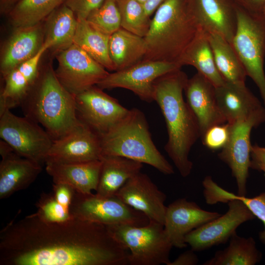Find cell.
Segmentation results:
<instances>
[{"mask_svg": "<svg viewBox=\"0 0 265 265\" xmlns=\"http://www.w3.org/2000/svg\"><path fill=\"white\" fill-rule=\"evenodd\" d=\"M102 156H118L150 165L171 175L172 166L154 143L144 113L136 108L106 133L99 136Z\"/></svg>", "mask_w": 265, "mask_h": 265, "instance_id": "cell-5", "label": "cell"}, {"mask_svg": "<svg viewBox=\"0 0 265 265\" xmlns=\"http://www.w3.org/2000/svg\"><path fill=\"white\" fill-rule=\"evenodd\" d=\"M1 158L0 163L1 199L28 187L42 170V165L20 156L15 151Z\"/></svg>", "mask_w": 265, "mask_h": 265, "instance_id": "cell-22", "label": "cell"}, {"mask_svg": "<svg viewBox=\"0 0 265 265\" xmlns=\"http://www.w3.org/2000/svg\"><path fill=\"white\" fill-rule=\"evenodd\" d=\"M211 198L214 204L227 203L233 199L243 202L254 215L264 224V230L259 233V238L262 242L265 244V192L255 197L249 198L245 195L241 196L229 192L216 185L212 189Z\"/></svg>", "mask_w": 265, "mask_h": 265, "instance_id": "cell-34", "label": "cell"}, {"mask_svg": "<svg viewBox=\"0 0 265 265\" xmlns=\"http://www.w3.org/2000/svg\"><path fill=\"white\" fill-rule=\"evenodd\" d=\"M141 4H144L147 0H136Z\"/></svg>", "mask_w": 265, "mask_h": 265, "instance_id": "cell-45", "label": "cell"}, {"mask_svg": "<svg viewBox=\"0 0 265 265\" xmlns=\"http://www.w3.org/2000/svg\"><path fill=\"white\" fill-rule=\"evenodd\" d=\"M230 134L229 124H218L210 127L201 136L203 145L208 149L217 150L227 144Z\"/></svg>", "mask_w": 265, "mask_h": 265, "instance_id": "cell-36", "label": "cell"}, {"mask_svg": "<svg viewBox=\"0 0 265 265\" xmlns=\"http://www.w3.org/2000/svg\"><path fill=\"white\" fill-rule=\"evenodd\" d=\"M89 25L102 33L110 36L121 28V16L117 0H105L86 19Z\"/></svg>", "mask_w": 265, "mask_h": 265, "instance_id": "cell-33", "label": "cell"}, {"mask_svg": "<svg viewBox=\"0 0 265 265\" xmlns=\"http://www.w3.org/2000/svg\"><path fill=\"white\" fill-rule=\"evenodd\" d=\"M99 135L80 122L62 137L53 140L45 163H71L100 160Z\"/></svg>", "mask_w": 265, "mask_h": 265, "instance_id": "cell-15", "label": "cell"}, {"mask_svg": "<svg viewBox=\"0 0 265 265\" xmlns=\"http://www.w3.org/2000/svg\"><path fill=\"white\" fill-rule=\"evenodd\" d=\"M236 4L253 12H263L265 0H233Z\"/></svg>", "mask_w": 265, "mask_h": 265, "instance_id": "cell-42", "label": "cell"}, {"mask_svg": "<svg viewBox=\"0 0 265 265\" xmlns=\"http://www.w3.org/2000/svg\"><path fill=\"white\" fill-rule=\"evenodd\" d=\"M235 3L238 24L232 45L247 76L257 86L265 107V14L249 11Z\"/></svg>", "mask_w": 265, "mask_h": 265, "instance_id": "cell-6", "label": "cell"}, {"mask_svg": "<svg viewBox=\"0 0 265 265\" xmlns=\"http://www.w3.org/2000/svg\"><path fill=\"white\" fill-rule=\"evenodd\" d=\"M20 0H0V14L8 15L11 10Z\"/></svg>", "mask_w": 265, "mask_h": 265, "instance_id": "cell-44", "label": "cell"}, {"mask_svg": "<svg viewBox=\"0 0 265 265\" xmlns=\"http://www.w3.org/2000/svg\"><path fill=\"white\" fill-rule=\"evenodd\" d=\"M98 185L96 193L112 196L131 178L140 172L143 163L118 156L102 155Z\"/></svg>", "mask_w": 265, "mask_h": 265, "instance_id": "cell-24", "label": "cell"}, {"mask_svg": "<svg viewBox=\"0 0 265 265\" xmlns=\"http://www.w3.org/2000/svg\"><path fill=\"white\" fill-rule=\"evenodd\" d=\"M56 76L71 93L77 95L98 83L109 73L75 44L56 53Z\"/></svg>", "mask_w": 265, "mask_h": 265, "instance_id": "cell-11", "label": "cell"}, {"mask_svg": "<svg viewBox=\"0 0 265 265\" xmlns=\"http://www.w3.org/2000/svg\"><path fill=\"white\" fill-rule=\"evenodd\" d=\"M111 235L130 251V265H169L172 244L163 225L150 220L143 226H106Z\"/></svg>", "mask_w": 265, "mask_h": 265, "instance_id": "cell-7", "label": "cell"}, {"mask_svg": "<svg viewBox=\"0 0 265 265\" xmlns=\"http://www.w3.org/2000/svg\"><path fill=\"white\" fill-rule=\"evenodd\" d=\"M105 0H65L64 4L75 13L77 19H86L89 14L99 7Z\"/></svg>", "mask_w": 265, "mask_h": 265, "instance_id": "cell-38", "label": "cell"}, {"mask_svg": "<svg viewBox=\"0 0 265 265\" xmlns=\"http://www.w3.org/2000/svg\"><path fill=\"white\" fill-rule=\"evenodd\" d=\"M75 189L69 185L61 183H53V193L57 202L69 209Z\"/></svg>", "mask_w": 265, "mask_h": 265, "instance_id": "cell-39", "label": "cell"}, {"mask_svg": "<svg viewBox=\"0 0 265 265\" xmlns=\"http://www.w3.org/2000/svg\"><path fill=\"white\" fill-rule=\"evenodd\" d=\"M264 173H265V171H264Z\"/></svg>", "mask_w": 265, "mask_h": 265, "instance_id": "cell-47", "label": "cell"}, {"mask_svg": "<svg viewBox=\"0 0 265 265\" xmlns=\"http://www.w3.org/2000/svg\"><path fill=\"white\" fill-rule=\"evenodd\" d=\"M188 78L181 69L159 78L155 83L154 101L164 117L168 134L164 149L183 177L191 173L193 163L189 153L200 137L196 119L183 91Z\"/></svg>", "mask_w": 265, "mask_h": 265, "instance_id": "cell-2", "label": "cell"}, {"mask_svg": "<svg viewBox=\"0 0 265 265\" xmlns=\"http://www.w3.org/2000/svg\"><path fill=\"white\" fill-rule=\"evenodd\" d=\"M184 91L197 121L200 137L210 127L226 122L217 105L215 87L202 75L197 73L188 79Z\"/></svg>", "mask_w": 265, "mask_h": 265, "instance_id": "cell-18", "label": "cell"}, {"mask_svg": "<svg viewBox=\"0 0 265 265\" xmlns=\"http://www.w3.org/2000/svg\"><path fill=\"white\" fill-rule=\"evenodd\" d=\"M65 0H20L8 14L14 27L32 26L45 20Z\"/></svg>", "mask_w": 265, "mask_h": 265, "instance_id": "cell-31", "label": "cell"}, {"mask_svg": "<svg viewBox=\"0 0 265 265\" xmlns=\"http://www.w3.org/2000/svg\"><path fill=\"white\" fill-rule=\"evenodd\" d=\"M215 96L218 108L228 123L246 117L264 106L245 82L225 81L215 87Z\"/></svg>", "mask_w": 265, "mask_h": 265, "instance_id": "cell-21", "label": "cell"}, {"mask_svg": "<svg viewBox=\"0 0 265 265\" xmlns=\"http://www.w3.org/2000/svg\"><path fill=\"white\" fill-rule=\"evenodd\" d=\"M149 219L164 225L166 195L146 174L139 172L128 180L115 195Z\"/></svg>", "mask_w": 265, "mask_h": 265, "instance_id": "cell-16", "label": "cell"}, {"mask_svg": "<svg viewBox=\"0 0 265 265\" xmlns=\"http://www.w3.org/2000/svg\"><path fill=\"white\" fill-rule=\"evenodd\" d=\"M147 50L144 37L122 27L109 37V55L115 71L129 68L142 61Z\"/></svg>", "mask_w": 265, "mask_h": 265, "instance_id": "cell-26", "label": "cell"}, {"mask_svg": "<svg viewBox=\"0 0 265 265\" xmlns=\"http://www.w3.org/2000/svg\"><path fill=\"white\" fill-rule=\"evenodd\" d=\"M44 40V26L41 23L15 27L1 53L0 69L2 77L36 54L43 45Z\"/></svg>", "mask_w": 265, "mask_h": 265, "instance_id": "cell-20", "label": "cell"}, {"mask_svg": "<svg viewBox=\"0 0 265 265\" xmlns=\"http://www.w3.org/2000/svg\"><path fill=\"white\" fill-rule=\"evenodd\" d=\"M48 50V47L43 44L40 50L36 54L16 67L32 88L41 74L39 68L40 60L44 53Z\"/></svg>", "mask_w": 265, "mask_h": 265, "instance_id": "cell-37", "label": "cell"}, {"mask_svg": "<svg viewBox=\"0 0 265 265\" xmlns=\"http://www.w3.org/2000/svg\"><path fill=\"white\" fill-rule=\"evenodd\" d=\"M121 16V27L145 37L150 28L151 20L142 4L136 0H117Z\"/></svg>", "mask_w": 265, "mask_h": 265, "instance_id": "cell-32", "label": "cell"}, {"mask_svg": "<svg viewBox=\"0 0 265 265\" xmlns=\"http://www.w3.org/2000/svg\"><path fill=\"white\" fill-rule=\"evenodd\" d=\"M75 99L78 118L99 136L108 132L129 111L97 85L75 95Z\"/></svg>", "mask_w": 265, "mask_h": 265, "instance_id": "cell-13", "label": "cell"}, {"mask_svg": "<svg viewBox=\"0 0 265 265\" xmlns=\"http://www.w3.org/2000/svg\"><path fill=\"white\" fill-rule=\"evenodd\" d=\"M220 215L203 210L185 198L178 199L167 207L164 230L173 246L184 248L187 245L185 241L187 234Z\"/></svg>", "mask_w": 265, "mask_h": 265, "instance_id": "cell-17", "label": "cell"}, {"mask_svg": "<svg viewBox=\"0 0 265 265\" xmlns=\"http://www.w3.org/2000/svg\"><path fill=\"white\" fill-rule=\"evenodd\" d=\"M0 137L19 155L42 165L53 139L39 124L7 109L0 114Z\"/></svg>", "mask_w": 265, "mask_h": 265, "instance_id": "cell-9", "label": "cell"}, {"mask_svg": "<svg viewBox=\"0 0 265 265\" xmlns=\"http://www.w3.org/2000/svg\"><path fill=\"white\" fill-rule=\"evenodd\" d=\"M201 28L190 0H165L156 10L144 37L147 50L142 60L179 64Z\"/></svg>", "mask_w": 265, "mask_h": 265, "instance_id": "cell-3", "label": "cell"}, {"mask_svg": "<svg viewBox=\"0 0 265 265\" xmlns=\"http://www.w3.org/2000/svg\"><path fill=\"white\" fill-rule=\"evenodd\" d=\"M200 27L216 33L232 44L237 28V15L233 0H190Z\"/></svg>", "mask_w": 265, "mask_h": 265, "instance_id": "cell-19", "label": "cell"}, {"mask_svg": "<svg viewBox=\"0 0 265 265\" xmlns=\"http://www.w3.org/2000/svg\"><path fill=\"white\" fill-rule=\"evenodd\" d=\"M208 36L216 67L225 81L245 82V70L232 44L218 34Z\"/></svg>", "mask_w": 265, "mask_h": 265, "instance_id": "cell-29", "label": "cell"}, {"mask_svg": "<svg viewBox=\"0 0 265 265\" xmlns=\"http://www.w3.org/2000/svg\"><path fill=\"white\" fill-rule=\"evenodd\" d=\"M35 213L41 219L47 222H62L71 218L69 209L59 203L53 193H43L36 204Z\"/></svg>", "mask_w": 265, "mask_h": 265, "instance_id": "cell-35", "label": "cell"}, {"mask_svg": "<svg viewBox=\"0 0 265 265\" xmlns=\"http://www.w3.org/2000/svg\"><path fill=\"white\" fill-rule=\"evenodd\" d=\"M198 262L196 255L192 249L187 250L180 255L169 265H194Z\"/></svg>", "mask_w": 265, "mask_h": 265, "instance_id": "cell-41", "label": "cell"}, {"mask_svg": "<svg viewBox=\"0 0 265 265\" xmlns=\"http://www.w3.org/2000/svg\"><path fill=\"white\" fill-rule=\"evenodd\" d=\"M165 0H147L143 4L146 14L150 16Z\"/></svg>", "mask_w": 265, "mask_h": 265, "instance_id": "cell-43", "label": "cell"}, {"mask_svg": "<svg viewBox=\"0 0 265 265\" xmlns=\"http://www.w3.org/2000/svg\"><path fill=\"white\" fill-rule=\"evenodd\" d=\"M264 122L265 106L246 117L232 123H227L230 129L229 139L218 157L230 168L237 182L239 195L245 196L247 192L252 146L251 131Z\"/></svg>", "mask_w": 265, "mask_h": 265, "instance_id": "cell-10", "label": "cell"}, {"mask_svg": "<svg viewBox=\"0 0 265 265\" xmlns=\"http://www.w3.org/2000/svg\"><path fill=\"white\" fill-rule=\"evenodd\" d=\"M250 168L260 171H265V148L258 145H252Z\"/></svg>", "mask_w": 265, "mask_h": 265, "instance_id": "cell-40", "label": "cell"}, {"mask_svg": "<svg viewBox=\"0 0 265 265\" xmlns=\"http://www.w3.org/2000/svg\"><path fill=\"white\" fill-rule=\"evenodd\" d=\"M129 255L106 226L73 216L47 222L34 213L0 232V265H126Z\"/></svg>", "mask_w": 265, "mask_h": 265, "instance_id": "cell-1", "label": "cell"}, {"mask_svg": "<svg viewBox=\"0 0 265 265\" xmlns=\"http://www.w3.org/2000/svg\"><path fill=\"white\" fill-rule=\"evenodd\" d=\"M262 254L252 237H240L236 232L230 238L229 245L217 251L204 265H254L260 262Z\"/></svg>", "mask_w": 265, "mask_h": 265, "instance_id": "cell-28", "label": "cell"}, {"mask_svg": "<svg viewBox=\"0 0 265 265\" xmlns=\"http://www.w3.org/2000/svg\"><path fill=\"white\" fill-rule=\"evenodd\" d=\"M262 12H263V13H264L265 14V5H264V6L263 7Z\"/></svg>", "mask_w": 265, "mask_h": 265, "instance_id": "cell-46", "label": "cell"}, {"mask_svg": "<svg viewBox=\"0 0 265 265\" xmlns=\"http://www.w3.org/2000/svg\"><path fill=\"white\" fill-rule=\"evenodd\" d=\"M20 106L25 116L41 125L53 140L80 122L77 114L75 95L61 84L51 65L41 73Z\"/></svg>", "mask_w": 265, "mask_h": 265, "instance_id": "cell-4", "label": "cell"}, {"mask_svg": "<svg viewBox=\"0 0 265 265\" xmlns=\"http://www.w3.org/2000/svg\"><path fill=\"white\" fill-rule=\"evenodd\" d=\"M181 67L176 63L142 60L129 68L109 73L97 86L103 90L126 89L141 100L150 103L154 101L156 81L160 77Z\"/></svg>", "mask_w": 265, "mask_h": 265, "instance_id": "cell-12", "label": "cell"}, {"mask_svg": "<svg viewBox=\"0 0 265 265\" xmlns=\"http://www.w3.org/2000/svg\"><path fill=\"white\" fill-rule=\"evenodd\" d=\"M46 170L53 183L65 184L77 191L90 193L96 191L99 180L102 162L97 160L85 162L46 163Z\"/></svg>", "mask_w": 265, "mask_h": 265, "instance_id": "cell-23", "label": "cell"}, {"mask_svg": "<svg viewBox=\"0 0 265 265\" xmlns=\"http://www.w3.org/2000/svg\"><path fill=\"white\" fill-rule=\"evenodd\" d=\"M179 64L192 66L215 87L222 85L225 80L219 73L208 39V33L202 28L186 49Z\"/></svg>", "mask_w": 265, "mask_h": 265, "instance_id": "cell-27", "label": "cell"}, {"mask_svg": "<svg viewBox=\"0 0 265 265\" xmlns=\"http://www.w3.org/2000/svg\"><path fill=\"white\" fill-rule=\"evenodd\" d=\"M69 211L73 216L106 226H143L150 221L144 213L127 205L116 195L102 196L75 190Z\"/></svg>", "mask_w": 265, "mask_h": 265, "instance_id": "cell-8", "label": "cell"}, {"mask_svg": "<svg viewBox=\"0 0 265 265\" xmlns=\"http://www.w3.org/2000/svg\"><path fill=\"white\" fill-rule=\"evenodd\" d=\"M228 210L223 215L205 223L187 234L185 241L194 251H201L224 244L238 227L256 217L241 200L233 199L228 202Z\"/></svg>", "mask_w": 265, "mask_h": 265, "instance_id": "cell-14", "label": "cell"}, {"mask_svg": "<svg viewBox=\"0 0 265 265\" xmlns=\"http://www.w3.org/2000/svg\"><path fill=\"white\" fill-rule=\"evenodd\" d=\"M77 19L73 44L82 49L106 70L115 71L108 52L110 36L95 29L86 19Z\"/></svg>", "mask_w": 265, "mask_h": 265, "instance_id": "cell-30", "label": "cell"}, {"mask_svg": "<svg viewBox=\"0 0 265 265\" xmlns=\"http://www.w3.org/2000/svg\"><path fill=\"white\" fill-rule=\"evenodd\" d=\"M44 44L56 53L73 44L78 19L74 12L64 3L45 19Z\"/></svg>", "mask_w": 265, "mask_h": 265, "instance_id": "cell-25", "label": "cell"}]
</instances>
